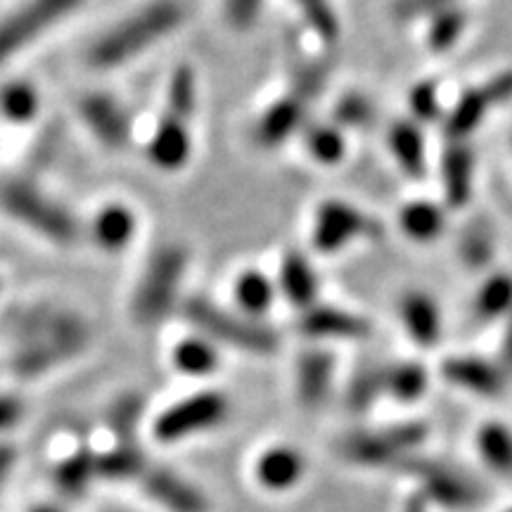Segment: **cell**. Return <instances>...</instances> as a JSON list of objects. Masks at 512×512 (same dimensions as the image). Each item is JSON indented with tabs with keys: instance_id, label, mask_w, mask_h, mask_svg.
I'll use <instances>...</instances> for the list:
<instances>
[{
	"instance_id": "obj_1",
	"label": "cell",
	"mask_w": 512,
	"mask_h": 512,
	"mask_svg": "<svg viewBox=\"0 0 512 512\" xmlns=\"http://www.w3.org/2000/svg\"><path fill=\"white\" fill-rule=\"evenodd\" d=\"M19 344L10 358L12 373L19 377H36L48 373L86 349V320L72 311L29 309L15 320Z\"/></svg>"
},
{
	"instance_id": "obj_2",
	"label": "cell",
	"mask_w": 512,
	"mask_h": 512,
	"mask_svg": "<svg viewBox=\"0 0 512 512\" xmlns=\"http://www.w3.org/2000/svg\"><path fill=\"white\" fill-rule=\"evenodd\" d=\"M185 8L178 0H155L128 15L117 27L107 29L93 43L88 62L98 69H112L136 60L147 48L157 46L162 38L181 27Z\"/></svg>"
},
{
	"instance_id": "obj_3",
	"label": "cell",
	"mask_w": 512,
	"mask_h": 512,
	"mask_svg": "<svg viewBox=\"0 0 512 512\" xmlns=\"http://www.w3.org/2000/svg\"><path fill=\"white\" fill-rule=\"evenodd\" d=\"M188 271V252L181 245H164L147 261L133 294V316L140 325H157L178 302Z\"/></svg>"
},
{
	"instance_id": "obj_4",
	"label": "cell",
	"mask_w": 512,
	"mask_h": 512,
	"mask_svg": "<svg viewBox=\"0 0 512 512\" xmlns=\"http://www.w3.org/2000/svg\"><path fill=\"white\" fill-rule=\"evenodd\" d=\"M183 313L211 344H226L247 354H271L278 349V335L271 328L259 325L252 318L223 311L204 297L188 299L183 304Z\"/></svg>"
},
{
	"instance_id": "obj_5",
	"label": "cell",
	"mask_w": 512,
	"mask_h": 512,
	"mask_svg": "<svg viewBox=\"0 0 512 512\" xmlns=\"http://www.w3.org/2000/svg\"><path fill=\"white\" fill-rule=\"evenodd\" d=\"M0 204L12 219L29 226L57 245H72L79 238V223L60 202L27 181H10L0 188Z\"/></svg>"
},
{
	"instance_id": "obj_6",
	"label": "cell",
	"mask_w": 512,
	"mask_h": 512,
	"mask_svg": "<svg viewBox=\"0 0 512 512\" xmlns=\"http://www.w3.org/2000/svg\"><path fill=\"white\" fill-rule=\"evenodd\" d=\"M81 3L83 0H29L22 8L0 19V64L31 46L38 36L62 22Z\"/></svg>"
},
{
	"instance_id": "obj_7",
	"label": "cell",
	"mask_w": 512,
	"mask_h": 512,
	"mask_svg": "<svg viewBox=\"0 0 512 512\" xmlns=\"http://www.w3.org/2000/svg\"><path fill=\"white\" fill-rule=\"evenodd\" d=\"M230 401L221 392H200L174 403L155 422V437L162 444H176L192 434L214 430L226 422Z\"/></svg>"
},
{
	"instance_id": "obj_8",
	"label": "cell",
	"mask_w": 512,
	"mask_h": 512,
	"mask_svg": "<svg viewBox=\"0 0 512 512\" xmlns=\"http://www.w3.org/2000/svg\"><path fill=\"white\" fill-rule=\"evenodd\" d=\"M377 235H382V228L368 214L342 200H328L316 211L311 240L320 254H337L354 240H370Z\"/></svg>"
},
{
	"instance_id": "obj_9",
	"label": "cell",
	"mask_w": 512,
	"mask_h": 512,
	"mask_svg": "<svg viewBox=\"0 0 512 512\" xmlns=\"http://www.w3.org/2000/svg\"><path fill=\"white\" fill-rule=\"evenodd\" d=\"M512 100V69L496 74L482 86L470 88L460 95L451 112L446 114V133L453 140H463L475 133L491 107H501Z\"/></svg>"
},
{
	"instance_id": "obj_10",
	"label": "cell",
	"mask_w": 512,
	"mask_h": 512,
	"mask_svg": "<svg viewBox=\"0 0 512 512\" xmlns=\"http://www.w3.org/2000/svg\"><path fill=\"white\" fill-rule=\"evenodd\" d=\"M422 437H425V427L415 425V422L413 425L389 427L382 432H363L344 441V453L356 463L384 465L418 446Z\"/></svg>"
},
{
	"instance_id": "obj_11",
	"label": "cell",
	"mask_w": 512,
	"mask_h": 512,
	"mask_svg": "<svg viewBox=\"0 0 512 512\" xmlns=\"http://www.w3.org/2000/svg\"><path fill=\"white\" fill-rule=\"evenodd\" d=\"M441 375L446 377V382L456 384L465 392L486 396V399H494V396L503 394L505 384H508L505 368L494 361H486L482 356L446 358L444 366H441Z\"/></svg>"
},
{
	"instance_id": "obj_12",
	"label": "cell",
	"mask_w": 512,
	"mask_h": 512,
	"mask_svg": "<svg viewBox=\"0 0 512 512\" xmlns=\"http://www.w3.org/2000/svg\"><path fill=\"white\" fill-rule=\"evenodd\" d=\"M79 107L86 126L91 128L93 136L102 145L119 150V147L128 143V138H131V124H128L124 107L117 100L105 93H88Z\"/></svg>"
},
{
	"instance_id": "obj_13",
	"label": "cell",
	"mask_w": 512,
	"mask_h": 512,
	"mask_svg": "<svg viewBox=\"0 0 512 512\" xmlns=\"http://www.w3.org/2000/svg\"><path fill=\"white\" fill-rule=\"evenodd\" d=\"M192 155V136L188 121L174 114H164L159 121L150 143H147V159L162 171H178L188 164Z\"/></svg>"
},
{
	"instance_id": "obj_14",
	"label": "cell",
	"mask_w": 512,
	"mask_h": 512,
	"mask_svg": "<svg viewBox=\"0 0 512 512\" xmlns=\"http://www.w3.org/2000/svg\"><path fill=\"white\" fill-rule=\"evenodd\" d=\"M306 110H309V105L302 98H297V95L287 93L283 98H278L261 114L259 124H256V143L266 147V150H273V147L287 143L302 128Z\"/></svg>"
},
{
	"instance_id": "obj_15",
	"label": "cell",
	"mask_w": 512,
	"mask_h": 512,
	"mask_svg": "<svg viewBox=\"0 0 512 512\" xmlns=\"http://www.w3.org/2000/svg\"><path fill=\"white\" fill-rule=\"evenodd\" d=\"M299 330L311 339H363L370 335V323L351 311L316 304L304 311Z\"/></svg>"
},
{
	"instance_id": "obj_16",
	"label": "cell",
	"mask_w": 512,
	"mask_h": 512,
	"mask_svg": "<svg viewBox=\"0 0 512 512\" xmlns=\"http://www.w3.org/2000/svg\"><path fill=\"white\" fill-rule=\"evenodd\" d=\"M441 183L446 202L451 207H465L472 197L475 183V152L465 140H451L441 155Z\"/></svg>"
},
{
	"instance_id": "obj_17",
	"label": "cell",
	"mask_w": 512,
	"mask_h": 512,
	"mask_svg": "<svg viewBox=\"0 0 512 512\" xmlns=\"http://www.w3.org/2000/svg\"><path fill=\"white\" fill-rule=\"evenodd\" d=\"M332 380H335V356L328 349H309L297 358L294 384L304 406H320L330 394Z\"/></svg>"
},
{
	"instance_id": "obj_18",
	"label": "cell",
	"mask_w": 512,
	"mask_h": 512,
	"mask_svg": "<svg viewBox=\"0 0 512 512\" xmlns=\"http://www.w3.org/2000/svg\"><path fill=\"white\" fill-rule=\"evenodd\" d=\"M401 320L403 328L418 347H434L441 339V311L427 292L413 290L401 299Z\"/></svg>"
},
{
	"instance_id": "obj_19",
	"label": "cell",
	"mask_w": 512,
	"mask_h": 512,
	"mask_svg": "<svg viewBox=\"0 0 512 512\" xmlns=\"http://www.w3.org/2000/svg\"><path fill=\"white\" fill-rule=\"evenodd\" d=\"M278 285L280 292L287 297V302L297 306V309L309 311L311 306H316L318 275L304 254L290 252L283 256V261H280Z\"/></svg>"
},
{
	"instance_id": "obj_20",
	"label": "cell",
	"mask_w": 512,
	"mask_h": 512,
	"mask_svg": "<svg viewBox=\"0 0 512 512\" xmlns=\"http://www.w3.org/2000/svg\"><path fill=\"white\" fill-rule=\"evenodd\" d=\"M145 491L164 508L174 512H202L204 501L188 482L176 477L169 470H147L145 472Z\"/></svg>"
},
{
	"instance_id": "obj_21",
	"label": "cell",
	"mask_w": 512,
	"mask_h": 512,
	"mask_svg": "<svg viewBox=\"0 0 512 512\" xmlns=\"http://www.w3.org/2000/svg\"><path fill=\"white\" fill-rule=\"evenodd\" d=\"M389 150L411 178H422L427 171V143L415 121H396L389 128Z\"/></svg>"
},
{
	"instance_id": "obj_22",
	"label": "cell",
	"mask_w": 512,
	"mask_h": 512,
	"mask_svg": "<svg viewBox=\"0 0 512 512\" xmlns=\"http://www.w3.org/2000/svg\"><path fill=\"white\" fill-rule=\"evenodd\" d=\"M304 460L294 448L275 446L266 451L256 463V479L266 486V489H290L302 479Z\"/></svg>"
},
{
	"instance_id": "obj_23",
	"label": "cell",
	"mask_w": 512,
	"mask_h": 512,
	"mask_svg": "<svg viewBox=\"0 0 512 512\" xmlns=\"http://www.w3.org/2000/svg\"><path fill=\"white\" fill-rule=\"evenodd\" d=\"M136 235V214L124 204H110L95 216L93 238L105 252H121Z\"/></svg>"
},
{
	"instance_id": "obj_24",
	"label": "cell",
	"mask_w": 512,
	"mask_h": 512,
	"mask_svg": "<svg viewBox=\"0 0 512 512\" xmlns=\"http://www.w3.org/2000/svg\"><path fill=\"white\" fill-rule=\"evenodd\" d=\"M401 230L415 242L437 240L446 228V214L439 204L427 200L408 202L399 214Z\"/></svg>"
},
{
	"instance_id": "obj_25",
	"label": "cell",
	"mask_w": 512,
	"mask_h": 512,
	"mask_svg": "<svg viewBox=\"0 0 512 512\" xmlns=\"http://www.w3.org/2000/svg\"><path fill=\"white\" fill-rule=\"evenodd\" d=\"M95 470L102 479H133L145 475V456L133 439H121L119 446L110 448L95 460Z\"/></svg>"
},
{
	"instance_id": "obj_26",
	"label": "cell",
	"mask_w": 512,
	"mask_h": 512,
	"mask_svg": "<svg viewBox=\"0 0 512 512\" xmlns=\"http://www.w3.org/2000/svg\"><path fill=\"white\" fill-rule=\"evenodd\" d=\"M306 29L318 38L323 46H335L342 38V22L332 0H292Z\"/></svg>"
},
{
	"instance_id": "obj_27",
	"label": "cell",
	"mask_w": 512,
	"mask_h": 512,
	"mask_svg": "<svg viewBox=\"0 0 512 512\" xmlns=\"http://www.w3.org/2000/svg\"><path fill=\"white\" fill-rule=\"evenodd\" d=\"M95 456L88 448H79V451L72 453L64 463L55 470V486L62 491V496L67 498H81L86 494V489L91 482L98 477V470H95Z\"/></svg>"
},
{
	"instance_id": "obj_28",
	"label": "cell",
	"mask_w": 512,
	"mask_h": 512,
	"mask_svg": "<svg viewBox=\"0 0 512 512\" xmlns=\"http://www.w3.org/2000/svg\"><path fill=\"white\" fill-rule=\"evenodd\" d=\"M430 375L425 366L413 361L394 363V366L384 368V392L394 396V401L413 403L427 392Z\"/></svg>"
},
{
	"instance_id": "obj_29",
	"label": "cell",
	"mask_w": 512,
	"mask_h": 512,
	"mask_svg": "<svg viewBox=\"0 0 512 512\" xmlns=\"http://www.w3.org/2000/svg\"><path fill=\"white\" fill-rule=\"evenodd\" d=\"M512 313V273H494L486 278L475 297V316L484 323Z\"/></svg>"
},
{
	"instance_id": "obj_30",
	"label": "cell",
	"mask_w": 512,
	"mask_h": 512,
	"mask_svg": "<svg viewBox=\"0 0 512 512\" xmlns=\"http://www.w3.org/2000/svg\"><path fill=\"white\" fill-rule=\"evenodd\" d=\"M467 29V12L460 5H451L427 17V46L437 53L451 50Z\"/></svg>"
},
{
	"instance_id": "obj_31",
	"label": "cell",
	"mask_w": 512,
	"mask_h": 512,
	"mask_svg": "<svg viewBox=\"0 0 512 512\" xmlns=\"http://www.w3.org/2000/svg\"><path fill=\"white\" fill-rule=\"evenodd\" d=\"M304 143L309 155L325 166L339 164L347 155V138L342 128L332 124H311L304 131Z\"/></svg>"
},
{
	"instance_id": "obj_32",
	"label": "cell",
	"mask_w": 512,
	"mask_h": 512,
	"mask_svg": "<svg viewBox=\"0 0 512 512\" xmlns=\"http://www.w3.org/2000/svg\"><path fill=\"white\" fill-rule=\"evenodd\" d=\"M235 299L247 316H261L273 306L275 285L259 271H245L235 283Z\"/></svg>"
},
{
	"instance_id": "obj_33",
	"label": "cell",
	"mask_w": 512,
	"mask_h": 512,
	"mask_svg": "<svg viewBox=\"0 0 512 512\" xmlns=\"http://www.w3.org/2000/svg\"><path fill=\"white\" fill-rule=\"evenodd\" d=\"M174 363L185 375H209L219 368V354L216 344H211L207 337H188L174 349Z\"/></svg>"
},
{
	"instance_id": "obj_34",
	"label": "cell",
	"mask_w": 512,
	"mask_h": 512,
	"mask_svg": "<svg viewBox=\"0 0 512 512\" xmlns=\"http://www.w3.org/2000/svg\"><path fill=\"white\" fill-rule=\"evenodd\" d=\"M197 107V76L190 67L174 69L166 88V114L178 119H192Z\"/></svg>"
},
{
	"instance_id": "obj_35",
	"label": "cell",
	"mask_w": 512,
	"mask_h": 512,
	"mask_svg": "<svg viewBox=\"0 0 512 512\" xmlns=\"http://www.w3.org/2000/svg\"><path fill=\"white\" fill-rule=\"evenodd\" d=\"M479 451L494 470L512 472V432L501 422H491L479 432Z\"/></svg>"
},
{
	"instance_id": "obj_36",
	"label": "cell",
	"mask_w": 512,
	"mask_h": 512,
	"mask_svg": "<svg viewBox=\"0 0 512 512\" xmlns=\"http://www.w3.org/2000/svg\"><path fill=\"white\" fill-rule=\"evenodd\" d=\"M38 107H41V100H38V93L29 83L12 81L0 88V112H3L5 119L24 124V121L36 117Z\"/></svg>"
},
{
	"instance_id": "obj_37",
	"label": "cell",
	"mask_w": 512,
	"mask_h": 512,
	"mask_svg": "<svg viewBox=\"0 0 512 512\" xmlns=\"http://www.w3.org/2000/svg\"><path fill=\"white\" fill-rule=\"evenodd\" d=\"M290 74V93L302 98L306 105H309L313 98H318V95L323 93L325 83H328V64L299 57V60L292 64Z\"/></svg>"
},
{
	"instance_id": "obj_38",
	"label": "cell",
	"mask_w": 512,
	"mask_h": 512,
	"mask_svg": "<svg viewBox=\"0 0 512 512\" xmlns=\"http://www.w3.org/2000/svg\"><path fill=\"white\" fill-rule=\"evenodd\" d=\"M380 394H384V368L366 366L351 377L349 406L356 408V411L373 406Z\"/></svg>"
},
{
	"instance_id": "obj_39",
	"label": "cell",
	"mask_w": 512,
	"mask_h": 512,
	"mask_svg": "<svg viewBox=\"0 0 512 512\" xmlns=\"http://www.w3.org/2000/svg\"><path fill=\"white\" fill-rule=\"evenodd\" d=\"M460 256L470 268H482L494 259V235L486 226H475L465 230L463 240H460Z\"/></svg>"
},
{
	"instance_id": "obj_40",
	"label": "cell",
	"mask_w": 512,
	"mask_h": 512,
	"mask_svg": "<svg viewBox=\"0 0 512 512\" xmlns=\"http://www.w3.org/2000/svg\"><path fill=\"white\" fill-rule=\"evenodd\" d=\"M375 119V107L363 93H347L337 100L335 121L339 128H363Z\"/></svg>"
},
{
	"instance_id": "obj_41",
	"label": "cell",
	"mask_w": 512,
	"mask_h": 512,
	"mask_svg": "<svg viewBox=\"0 0 512 512\" xmlns=\"http://www.w3.org/2000/svg\"><path fill=\"white\" fill-rule=\"evenodd\" d=\"M408 107L415 124H427V121H437L441 117V100H439V83L425 79L415 83L408 95Z\"/></svg>"
},
{
	"instance_id": "obj_42",
	"label": "cell",
	"mask_w": 512,
	"mask_h": 512,
	"mask_svg": "<svg viewBox=\"0 0 512 512\" xmlns=\"http://www.w3.org/2000/svg\"><path fill=\"white\" fill-rule=\"evenodd\" d=\"M422 475L427 479V486H430L439 498H446V501L451 503H463L467 498H472L470 484H467L463 477H458L456 472L444 470V467H427Z\"/></svg>"
},
{
	"instance_id": "obj_43",
	"label": "cell",
	"mask_w": 512,
	"mask_h": 512,
	"mask_svg": "<svg viewBox=\"0 0 512 512\" xmlns=\"http://www.w3.org/2000/svg\"><path fill=\"white\" fill-rule=\"evenodd\" d=\"M143 415V399L138 394H126L114 403L110 411V425L121 439H133L131 434L136 432V425Z\"/></svg>"
},
{
	"instance_id": "obj_44",
	"label": "cell",
	"mask_w": 512,
	"mask_h": 512,
	"mask_svg": "<svg viewBox=\"0 0 512 512\" xmlns=\"http://www.w3.org/2000/svg\"><path fill=\"white\" fill-rule=\"evenodd\" d=\"M451 5H460V0H394L392 15L396 22H415V19H427L434 12L451 8Z\"/></svg>"
},
{
	"instance_id": "obj_45",
	"label": "cell",
	"mask_w": 512,
	"mask_h": 512,
	"mask_svg": "<svg viewBox=\"0 0 512 512\" xmlns=\"http://www.w3.org/2000/svg\"><path fill=\"white\" fill-rule=\"evenodd\" d=\"M264 0H223V17L233 29L247 31L259 22Z\"/></svg>"
},
{
	"instance_id": "obj_46",
	"label": "cell",
	"mask_w": 512,
	"mask_h": 512,
	"mask_svg": "<svg viewBox=\"0 0 512 512\" xmlns=\"http://www.w3.org/2000/svg\"><path fill=\"white\" fill-rule=\"evenodd\" d=\"M24 415L22 401L15 399V396L3 394L0 396V432L10 430L12 425H17Z\"/></svg>"
},
{
	"instance_id": "obj_47",
	"label": "cell",
	"mask_w": 512,
	"mask_h": 512,
	"mask_svg": "<svg viewBox=\"0 0 512 512\" xmlns=\"http://www.w3.org/2000/svg\"><path fill=\"white\" fill-rule=\"evenodd\" d=\"M12 465H15V448L8 444H0V489L8 482Z\"/></svg>"
},
{
	"instance_id": "obj_48",
	"label": "cell",
	"mask_w": 512,
	"mask_h": 512,
	"mask_svg": "<svg viewBox=\"0 0 512 512\" xmlns=\"http://www.w3.org/2000/svg\"><path fill=\"white\" fill-rule=\"evenodd\" d=\"M501 354H503V366H505V370H510V373H512V313L508 316V323H505Z\"/></svg>"
},
{
	"instance_id": "obj_49",
	"label": "cell",
	"mask_w": 512,
	"mask_h": 512,
	"mask_svg": "<svg viewBox=\"0 0 512 512\" xmlns=\"http://www.w3.org/2000/svg\"><path fill=\"white\" fill-rule=\"evenodd\" d=\"M31 512H62V510L55 508V505H38V508H34Z\"/></svg>"
},
{
	"instance_id": "obj_50",
	"label": "cell",
	"mask_w": 512,
	"mask_h": 512,
	"mask_svg": "<svg viewBox=\"0 0 512 512\" xmlns=\"http://www.w3.org/2000/svg\"><path fill=\"white\" fill-rule=\"evenodd\" d=\"M510 512H512V510H510Z\"/></svg>"
}]
</instances>
